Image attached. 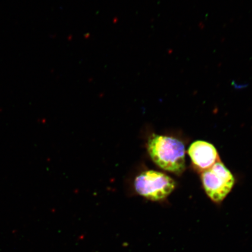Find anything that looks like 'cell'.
I'll use <instances>...</instances> for the list:
<instances>
[{"label":"cell","instance_id":"6da1fadb","mask_svg":"<svg viewBox=\"0 0 252 252\" xmlns=\"http://www.w3.org/2000/svg\"><path fill=\"white\" fill-rule=\"evenodd\" d=\"M151 159L160 168L181 175L186 168L184 143L172 137L153 134L147 143Z\"/></svg>","mask_w":252,"mask_h":252},{"label":"cell","instance_id":"7a4b0ae2","mask_svg":"<svg viewBox=\"0 0 252 252\" xmlns=\"http://www.w3.org/2000/svg\"><path fill=\"white\" fill-rule=\"evenodd\" d=\"M201 179L207 196L217 204L225 199L235 184L234 176L220 160L201 172Z\"/></svg>","mask_w":252,"mask_h":252},{"label":"cell","instance_id":"3957f363","mask_svg":"<svg viewBox=\"0 0 252 252\" xmlns=\"http://www.w3.org/2000/svg\"><path fill=\"white\" fill-rule=\"evenodd\" d=\"M176 182L170 176L156 171H147L137 176L134 188L137 193L148 200H165L175 190Z\"/></svg>","mask_w":252,"mask_h":252},{"label":"cell","instance_id":"277c9868","mask_svg":"<svg viewBox=\"0 0 252 252\" xmlns=\"http://www.w3.org/2000/svg\"><path fill=\"white\" fill-rule=\"evenodd\" d=\"M188 154L195 169L200 173L220 160L215 147L204 141L192 143L189 148Z\"/></svg>","mask_w":252,"mask_h":252}]
</instances>
